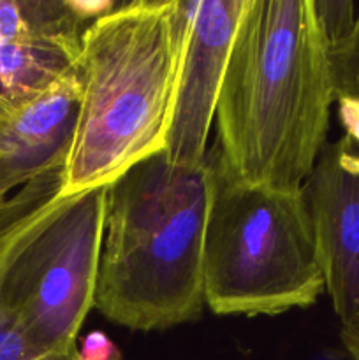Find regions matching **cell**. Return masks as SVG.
<instances>
[{
	"label": "cell",
	"mask_w": 359,
	"mask_h": 360,
	"mask_svg": "<svg viewBox=\"0 0 359 360\" xmlns=\"http://www.w3.org/2000/svg\"><path fill=\"white\" fill-rule=\"evenodd\" d=\"M336 102L313 0H246L210 148L225 179L296 192L326 148Z\"/></svg>",
	"instance_id": "6da1fadb"
},
{
	"label": "cell",
	"mask_w": 359,
	"mask_h": 360,
	"mask_svg": "<svg viewBox=\"0 0 359 360\" xmlns=\"http://www.w3.org/2000/svg\"><path fill=\"white\" fill-rule=\"evenodd\" d=\"M217 183L157 153L108 186L95 309L130 330L196 322L204 309V238Z\"/></svg>",
	"instance_id": "7a4b0ae2"
},
{
	"label": "cell",
	"mask_w": 359,
	"mask_h": 360,
	"mask_svg": "<svg viewBox=\"0 0 359 360\" xmlns=\"http://www.w3.org/2000/svg\"><path fill=\"white\" fill-rule=\"evenodd\" d=\"M180 0L118 4L81 34L80 112L63 193L109 186L162 153L182 53Z\"/></svg>",
	"instance_id": "3957f363"
},
{
	"label": "cell",
	"mask_w": 359,
	"mask_h": 360,
	"mask_svg": "<svg viewBox=\"0 0 359 360\" xmlns=\"http://www.w3.org/2000/svg\"><path fill=\"white\" fill-rule=\"evenodd\" d=\"M62 186L63 167L0 204V315L44 350L73 355L95 308L108 186Z\"/></svg>",
	"instance_id": "277c9868"
},
{
	"label": "cell",
	"mask_w": 359,
	"mask_h": 360,
	"mask_svg": "<svg viewBox=\"0 0 359 360\" xmlns=\"http://www.w3.org/2000/svg\"><path fill=\"white\" fill-rule=\"evenodd\" d=\"M324 292L303 188L278 192L238 185L217 167L204 238V304L210 311L280 315L310 308Z\"/></svg>",
	"instance_id": "5b68a950"
},
{
	"label": "cell",
	"mask_w": 359,
	"mask_h": 360,
	"mask_svg": "<svg viewBox=\"0 0 359 360\" xmlns=\"http://www.w3.org/2000/svg\"><path fill=\"white\" fill-rule=\"evenodd\" d=\"M246 0H180L182 53L171 122L162 153L180 167L208 160V136L232 41Z\"/></svg>",
	"instance_id": "8992f818"
},
{
	"label": "cell",
	"mask_w": 359,
	"mask_h": 360,
	"mask_svg": "<svg viewBox=\"0 0 359 360\" xmlns=\"http://www.w3.org/2000/svg\"><path fill=\"white\" fill-rule=\"evenodd\" d=\"M326 292L341 327L359 322V144H326L305 186Z\"/></svg>",
	"instance_id": "52a82bcc"
},
{
	"label": "cell",
	"mask_w": 359,
	"mask_h": 360,
	"mask_svg": "<svg viewBox=\"0 0 359 360\" xmlns=\"http://www.w3.org/2000/svg\"><path fill=\"white\" fill-rule=\"evenodd\" d=\"M80 112L76 69L25 108L11 112L0 129V199L37 176L65 165Z\"/></svg>",
	"instance_id": "ba28073f"
},
{
	"label": "cell",
	"mask_w": 359,
	"mask_h": 360,
	"mask_svg": "<svg viewBox=\"0 0 359 360\" xmlns=\"http://www.w3.org/2000/svg\"><path fill=\"white\" fill-rule=\"evenodd\" d=\"M81 37L0 42V105L9 112L34 102L76 69Z\"/></svg>",
	"instance_id": "9c48e42d"
},
{
	"label": "cell",
	"mask_w": 359,
	"mask_h": 360,
	"mask_svg": "<svg viewBox=\"0 0 359 360\" xmlns=\"http://www.w3.org/2000/svg\"><path fill=\"white\" fill-rule=\"evenodd\" d=\"M118 6L87 0H0V42L81 37L84 28Z\"/></svg>",
	"instance_id": "30bf717a"
},
{
	"label": "cell",
	"mask_w": 359,
	"mask_h": 360,
	"mask_svg": "<svg viewBox=\"0 0 359 360\" xmlns=\"http://www.w3.org/2000/svg\"><path fill=\"white\" fill-rule=\"evenodd\" d=\"M329 67L336 101H359V11L352 30L329 48Z\"/></svg>",
	"instance_id": "8fae6325"
},
{
	"label": "cell",
	"mask_w": 359,
	"mask_h": 360,
	"mask_svg": "<svg viewBox=\"0 0 359 360\" xmlns=\"http://www.w3.org/2000/svg\"><path fill=\"white\" fill-rule=\"evenodd\" d=\"M0 360H80V355H58L44 350L0 315Z\"/></svg>",
	"instance_id": "7c38bea8"
},
{
	"label": "cell",
	"mask_w": 359,
	"mask_h": 360,
	"mask_svg": "<svg viewBox=\"0 0 359 360\" xmlns=\"http://www.w3.org/2000/svg\"><path fill=\"white\" fill-rule=\"evenodd\" d=\"M355 7L352 2H331V0H313L317 23L326 39L327 46L340 42L352 30L355 21Z\"/></svg>",
	"instance_id": "4fadbf2b"
},
{
	"label": "cell",
	"mask_w": 359,
	"mask_h": 360,
	"mask_svg": "<svg viewBox=\"0 0 359 360\" xmlns=\"http://www.w3.org/2000/svg\"><path fill=\"white\" fill-rule=\"evenodd\" d=\"M80 360H123L122 352L101 330H94L83 336L77 345Z\"/></svg>",
	"instance_id": "5bb4252c"
},
{
	"label": "cell",
	"mask_w": 359,
	"mask_h": 360,
	"mask_svg": "<svg viewBox=\"0 0 359 360\" xmlns=\"http://www.w3.org/2000/svg\"><path fill=\"white\" fill-rule=\"evenodd\" d=\"M338 118L345 129V136L359 144V101L355 98H338Z\"/></svg>",
	"instance_id": "9a60e30c"
},
{
	"label": "cell",
	"mask_w": 359,
	"mask_h": 360,
	"mask_svg": "<svg viewBox=\"0 0 359 360\" xmlns=\"http://www.w3.org/2000/svg\"><path fill=\"white\" fill-rule=\"evenodd\" d=\"M340 338L351 360H359V322L341 327Z\"/></svg>",
	"instance_id": "2e32d148"
},
{
	"label": "cell",
	"mask_w": 359,
	"mask_h": 360,
	"mask_svg": "<svg viewBox=\"0 0 359 360\" xmlns=\"http://www.w3.org/2000/svg\"><path fill=\"white\" fill-rule=\"evenodd\" d=\"M9 116H11V112L7 111V109H4L2 105H0V129H2V125L6 123V120L9 118Z\"/></svg>",
	"instance_id": "e0dca14e"
},
{
	"label": "cell",
	"mask_w": 359,
	"mask_h": 360,
	"mask_svg": "<svg viewBox=\"0 0 359 360\" xmlns=\"http://www.w3.org/2000/svg\"><path fill=\"white\" fill-rule=\"evenodd\" d=\"M4 200H6V199H0V204H2V202H4Z\"/></svg>",
	"instance_id": "ac0fdd59"
}]
</instances>
